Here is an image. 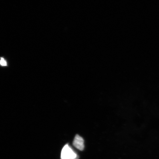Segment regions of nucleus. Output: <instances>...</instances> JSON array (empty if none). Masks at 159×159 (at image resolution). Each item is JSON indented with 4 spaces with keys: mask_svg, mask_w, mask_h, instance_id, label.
Returning a JSON list of instances; mask_svg holds the SVG:
<instances>
[{
    "mask_svg": "<svg viewBox=\"0 0 159 159\" xmlns=\"http://www.w3.org/2000/svg\"><path fill=\"white\" fill-rule=\"evenodd\" d=\"M0 63H1V65L2 66H7V61H6L4 59L2 58V57L1 58V62Z\"/></svg>",
    "mask_w": 159,
    "mask_h": 159,
    "instance_id": "3",
    "label": "nucleus"
},
{
    "mask_svg": "<svg viewBox=\"0 0 159 159\" xmlns=\"http://www.w3.org/2000/svg\"><path fill=\"white\" fill-rule=\"evenodd\" d=\"M79 157L68 144L63 147L61 153V159H79Z\"/></svg>",
    "mask_w": 159,
    "mask_h": 159,
    "instance_id": "1",
    "label": "nucleus"
},
{
    "mask_svg": "<svg viewBox=\"0 0 159 159\" xmlns=\"http://www.w3.org/2000/svg\"><path fill=\"white\" fill-rule=\"evenodd\" d=\"M73 145L78 150L83 151L84 148V139L79 135H76L73 141Z\"/></svg>",
    "mask_w": 159,
    "mask_h": 159,
    "instance_id": "2",
    "label": "nucleus"
}]
</instances>
